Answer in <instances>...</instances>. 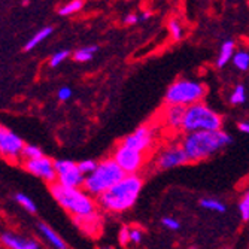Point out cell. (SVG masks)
<instances>
[{
    "label": "cell",
    "mask_w": 249,
    "mask_h": 249,
    "mask_svg": "<svg viewBox=\"0 0 249 249\" xmlns=\"http://www.w3.org/2000/svg\"><path fill=\"white\" fill-rule=\"evenodd\" d=\"M233 142V138L224 130L216 131H197V133H187L180 145H182L185 154L188 155L190 161H203L206 158H211L225 146H229Z\"/></svg>",
    "instance_id": "cell-1"
},
{
    "label": "cell",
    "mask_w": 249,
    "mask_h": 249,
    "mask_svg": "<svg viewBox=\"0 0 249 249\" xmlns=\"http://www.w3.org/2000/svg\"><path fill=\"white\" fill-rule=\"evenodd\" d=\"M143 188V179L139 175H125V178L118 182L106 194L99 197V205L112 213H123L134 206L141 191Z\"/></svg>",
    "instance_id": "cell-2"
},
{
    "label": "cell",
    "mask_w": 249,
    "mask_h": 249,
    "mask_svg": "<svg viewBox=\"0 0 249 249\" xmlns=\"http://www.w3.org/2000/svg\"><path fill=\"white\" fill-rule=\"evenodd\" d=\"M50 193L58 205L73 216V219L96 215L97 205L94 198L85 190L69 188L58 182H54L50 185Z\"/></svg>",
    "instance_id": "cell-3"
},
{
    "label": "cell",
    "mask_w": 249,
    "mask_h": 249,
    "mask_svg": "<svg viewBox=\"0 0 249 249\" xmlns=\"http://www.w3.org/2000/svg\"><path fill=\"white\" fill-rule=\"evenodd\" d=\"M124 178L125 173L114 158H105L97 164V169L85 178L82 190H85L91 197L99 198L114 188L118 182H121Z\"/></svg>",
    "instance_id": "cell-4"
},
{
    "label": "cell",
    "mask_w": 249,
    "mask_h": 249,
    "mask_svg": "<svg viewBox=\"0 0 249 249\" xmlns=\"http://www.w3.org/2000/svg\"><path fill=\"white\" fill-rule=\"evenodd\" d=\"M216 130H222V117L206 103L200 102L185 109V118L182 125V131L185 134Z\"/></svg>",
    "instance_id": "cell-5"
},
{
    "label": "cell",
    "mask_w": 249,
    "mask_h": 249,
    "mask_svg": "<svg viewBox=\"0 0 249 249\" xmlns=\"http://www.w3.org/2000/svg\"><path fill=\"white\" fill-rule=\"evenodd\" d=\"M206 96V85L198 81L179 79L173 82L166 93V103L170 106H193L200 103Z\"/></svg>",
    "instance_id": "cell-6"
},
{
    "label": "cell",
    "mask_w": 249,
    "mask_h": 249,
    "mask_svg": "<svg viewBox=\"0 0 249 249\" xmlns=\"http://www.w3.org/2000/svg\"><path fill=\"white\" fill-rule=\"evenodd\" d=\"M112 158L117 161V164L123 169L125 175H138V172H141V169H143L145 166V152L133 149L124 143L117 145Z\"/></svg>",
    "instance_id": "cell-7"
},
{
    "label": "cell",
    "mask_w": 249,
    "mask_h": 249,
    "mask_svg": "<svg viewBox=\"0 0 249 249\" xmlns=\"http://www.w3.org/2000/svg\"><path fill=\"white\" fill-rule=\"evenodd\" d=\"M190 163V158L185 154L182 145L178 143H170L164 146L160 152L155 155L154 166L157 170H169L175 167H180Z\"/></svg>",
    "instance_id": "cell-8"
},
{
    "label": "cell",
    "mask_w": 249,
    "mask_h": 249,
    "mask_svg": "<svg viewBox=\"0 0 249 249\" xmlns=\"http://www.w3.org/2000/svg\"><path fill=\"white\" fill-rule=\"evenodd\" d=\"M57 182L69 188H82L85 182V175L81 172L79 164L71 160H55Z\"/></svg>",
    "instance_id": "cell-9"
},
{
    "label": "cell",
    "mask_w": 249,
    "mask_h": 249,
    "mask_svg": "<svg viewBox=\"0 0 249 249\" xmlns=\"http://www.w3.org/2000/svg\"><path fill=\"white\" fill-rule=\"evenodd\" d=\"M24 142L12 130L2 125L0 128V152L9 161H19L24 152Z\"/></svg>",
    "instance_id": "cell-10"
},
{
    "label": "cell",
    "mask_w": 249,
    "mask_h": 249,
    "mask_svg": "<svg viewBox=\"0 0 249 249\" xmlns=\"http://www.w3.org/2000/svg\"><path fill=\"white\" fill-rule=\"evenodd\" d=\"M155 139H157V130L149 124H143L136 128L131 134L125 136L121 143L133 149L146 152L148 149L152 148V145L155 143Z\"/></svg>",
    "instance_id": "cell-11"
},
{
    "label": "cell",
    "mask_w": 249,
    "mask_h": 249,
    "mask_svg": "<svg viewBox=\"0 0 249 249\" xmlns=\"http://www.w3.org/2000/svg\"><path fill=\"white\" fill-rule=\"evenodd\" d=\"M22 167H24L29 173L33 176L45 180L47 184H54L57 182V172H55V164L50 157H40L35 158V160H24L22 161Z\"/></svg>",
    "instance_id": "cell-12"
},
{
    "label": "cell",
    "mask_w": 249,
    "mask_h": 249,
    "mask_svg": "<svg viewBox=\"0 0 249 249\" xmlns=\"http://www.w3.org/2000/svg\"><path fill=\"white\" fill-rule=\"evenodd\" d=\"M185 109L184 106H170L163 112V123L167 128L170 130H182L184 125V118H185Z\"/></svg>",
    "instance_id": "cell-13"
},
{
    "label": "cell",
    "mask_w": 249,
    "mask_h": 249,
    "mask_svg": "<svg viewBox=\"0 0 249 249\" xmlns=\"http://www.w3.org/2000/svg\"><path fill=\"white\" fill-rule=\"evenodd\" d=\"M2 243L8 249H39V243L36 240H29L12 233H3Z\"/></svg>",
    "instance_id": "cell-14"
},
{
    "label": "cell",
    "mask_w": 249,
    "mask_h": 249,
    "mask_svg": "<svg viewBox=\"0 0 249 249\" xmlns=\"http://www.w3.org/2000/svg\"><path fill=\"white\" fill-rule=\"evenodd\" d=\"M39 231H40V234L47 239L55 249H66L67 248V245H66V242L50 227V225H47V224H43V222H40L39 224Z\"/></svg>",
    "instance_id": "cell-15"
},
{
    "label": "cell",
    "mask_w": 249,
    "mask_h": 249,
    "mask_svg": "<svg viewBox=\"0 0 249 249\" xmlns=\"http://www.w3.org/2000/svg\"><path fill=\"white\" fill-rule=\"evenodd\" d=\"M78 227L82 229L85 233L88 234H94L99 229H100V219L99 215H91V216H87V218H79V219H73Z\"/></svg>",
    "instance_id": "cell-16"
},
{
    "label": "cell",
    "mask_w": 249,
    "mask_h": 249,
    "mask_svg": "<svg viewBox=\"0 0 249 249\" xmlns=\"http://www.w3.org/2000/svg\"><path fill=\"white\" fill-rule=\"evenodd\" d=\"M233 57H234V42L233 40H225L221 45L219 55L216 58V66L224 67L230 60H233Z\"/></svg>",
    "instance_id": "cell-17"
},
{
    "label": "cell",
    "mask_w": 249,
    "mask_h": 249,
    "mask_svg": "<svg viewBox=\"0 0 249 249\" xmlns=\"http://www.w3.org/2000/svg\"><path fill=\"white\" fill-rule=\"evenodd\" d=\"M99 51V47L97 45H88V47H84L78 51H75L73 54V60L78 61V63H85V61H89L93 58V55Z\"/></svg>",
    "instance_id": "cell-18"
},
{
    "label": "cell",
    "mask_w": 249,
    "mask_h": 249,
    "mask_svg": "<svg viewBox=\"0 0 249 249\" xmlns=\"http://www.w3.org/2000/svg\"><path fill=\"white\" fill-rule=\"evenodd\" d=\"M200 206L206 211H212V212H216V213H224L227 211V206L224 205V203L218 198H201L200 200Z\"/></svg>",
    "instance_id": "cell-19"
},
{
    "label": "cell",
    "mask_w": 249,
    "mask_h": 249,
    "mask_svg": "<svg viewBox=\"0 0 249 249\" xmlns=\"http://www.w3.org/2000/svg\"><path fill=\"white\" fill-rule=\"evenodd\" d=\"M53 33V27H43L42 30H39L36 35H33V37L26 43V47H24V50L26 51H30V50H33L35 47H37V45L42 42V40H45L47 39L50 35Z\"/></svg>",
    "instance_id": "cell-20"
},
{
    "label": "cell",
    "mask_w": 249,
    "mask_h": 249,
    "mask_svg": "<svg viewBox=\"0 0 249 249\" xmlns=\"http://www.w3.org/2000/svg\"><path fill=\"white\" fill-rule=\"evenodd\" d=\"M14 198H15V201L18 203V205L24 208L27 212H30V213H36L37 208H36L35 201H33L30 197H27L26 194H22V193H17V194L14 196Z\"/></svg>",
    "instance_id": "cell-21"
},
{
    "label": "cell",
    "mask_w": 249,
    "mask_h": 249,
    "mask_svg": "<svg viewBox=\"0 0 249 249\" xmlns=\"http://www.w3.org/2000/svg\"><path fill=\"white\" fill-rule=\"evenodd\" d=\"M233 64L239 71H248L249 69V54L246 51H239L233 57Z\"/></svg>",
    "instance_id": "cell-22"
},
{
    "label": "cell",
    "mask_w": 249,
    "mask_h": 249,
    "mask_svg": "<svg viewBox=\"0 0 249 249\" xmlns=\"http://www.w3.org/2000/svg\"><path fill=\"white\" fill-rule=\"evenodd\" d=\"M82 6H84V2H82V0H72L71 3L64 5V6L58 11V15H61V17L72 15V14H75V12L81 11V9H82Z\"/></svg>",
    "instance_id": "cell-23"
},
{
    "label": "cell",
    "mask_w": 249,
    "mask_h": 249,
    "mask_svg": "<svg viewBox=\"0 0 249 249\" xmlns=\"http://www.w3.org/2000/svg\"><path fill=\"white\" fill-rule=\"evenodd\" d=\"M246 100V91H245V87L243 85H236V88L233 89V93L230 96V102L231 105H242Z\"/></svg>",
    "instance_id": "cell-24"
},
{
    "label": "cell",
    "mask_w": 249,
    "mask_h": 249,
    "mask_svg": "<svg viewBox=\"0 0 249 249\" xmlns=\"http://www.w3.org/2000/svg\"><path fill=\"white\" fill-rule=\"evenodd\" d=\"M239 212L243 221H249V190L245 191L239 201Z\"/></svg>",
    "instance_id": "cell-25"
},
{
    "label": "cell",
    "mask_w": 249,
    "mask_h": 249,
    "mask_svg": "<svg viewBox=\"0 0 249 249\" xmlns=\"http://www.w3.org/2000/svg\"><path fill=\"white\" fill-rule=\"evenodd\" d=\"M43 155L45 154L42 152V149L35 145H26L24 152H22V158H24V160H35V158H40Z\"/></svg>",
    "instance_id": "cell-26"
},
{
    "label": "cell",
    "mask_w": 249,
    "mask_h": 249,
    "mask_svg": "<svg viewBox=\"0 0 249 249\" xmlns=\"http://www.w3.org/2000/svg\"><path fill=\"white\" fill-rule=\"evenodd\" d=\"M169 29H170V33H172V36H173L175 40H180V39H182L184 32H182V27H180V24H179V21H178V19L172 18V19L169 21Z\"/></svg>",
    "instance_id": "cell-27"
},
{
    "label": "cell",
    "mask_w": 249,
    "mask_h": 249,
    "mask_svg": "<svg viewBox=\"0 0 249 249\" xmlns=\"http://www.w3.org/2000/svg\"><path fill=\"white\" fill-rule=\"evenodd\" d=\"M79 164V169H81V172L85 175V176H88V175H91L96 169H97V161H94V160H84V161H81V163H78Z\"/></svg>",
    "instance_id": "cell-28"
},
{
    "label": "cell",
    "mask_w": 249,
    "mask_h": 249,
    "mask_svg": "<svg viewBox=\"0 0 249 249\" xmlns=\"http://www.w3.org/2000/svg\"><path fill=\"white\" fill-rule=\"evenodd\" d=\"M69 51H67V50H61V51H57L51 58H50V66L51 67H57V66H60L67 57H69Z\"/></svg>",
    "instance_id": "cell-29"
},
{
    "label": "cell",
    "mask_w": 249,
    "mask_h": 249,
    "mask_svg": "<svg viewBox=\"0 0 249 249\" xmlns=\"http://www.w3.org/2000/svg\"><path fill=\"white\" fill-rule=\"evenodd\" d=\"M161 224H163V227H166L167 230H172V231H176V230L180 229L179 221L175 219V218H172V216H164L161 219Z\"/></svg>",
    "instance_id": "cell-30"
},
{
    "label": "cell",
    "mask_w": 249,
    "mask_h": 249,
    "mask_svg": "<svg viewBox=\"0 0 249 249\" xmlns=\"http://www.w3.org/2000/svg\"><path fill=\"white\" fill-rule=\"evenodd\" d=\"M57 97L60 102H66V100H69L72 97V89L69 87H61L58 89V93H57Z\"/></svg>",
    "instance_id": "cell-31"
},
{
    "label": "cell",
    "mask_w": 249,
    "mask_h": 249,
    "mask_svg": "<svg viewBox=\"0 0 249 249\" xmlns=\"http://www.w3.org/2000/svg\"><path fill=\"white\" fill-rule=\"evenodd\" d=\"M118 237H120V243L121 245H127L130 240V229L128 227H123L118 233Z\"/></svg>",
    "instance_id": "cell-32"
},
{
    "label": "cell",
    "mask_w": 249,
    "mask_h": 249,
    "mask_svg": "<svg viewBox=\"0 0 249 249\" xmlns=\"http://www.w3.org/2000/svg\"><path fill=\"white\" fill-rule=\"evenodd\" d=\"M142 236H143V233L141 229H130V240L133 243H139L142 240Z\"/></svg>",
    "instance_id": "cell-33"
},
{
    "label": "cell",
    "mask_w": 249,
    "mask_h": 249,
    "mask_svg": "<svg viewBox=\"0 0 249 249\" xmlns=\"http://www.w3.org/2000/svg\"><path fill=\"white\" fill-rule=\"evenodd\" d=\"M138 15H134V14H130V15H127L125 18H124V22L125 24H136L138 22Z\"/></svg>",
    "instance_id": "cell-34"
},
{
    "label": "cell",
    "mask_w": 249,
    "mask_h": 249,
    "mask_svg": "<svg viewBox=\"0 0 249 249\" xmlns=\"http://www.w3.org/2000/svg\"><path fill=\"white\" fill-rule=\"evenodd\" d=\"M239 130H240L242 133L249 134V123H240V124H239Z\"/></svg>",
    "instance_id": "cell-35"
},
{
    "label": "cell",
    "mask_w": 249,
    "mask_h": 249,
    "mask_svg": "<svg viewBox=\"0 0 249 249\" xmlns=\"http://www.w3.org/2000/svg\"><path fill=\"white\" fill-rule=\"evenodd\" d=\"M151 15H152V14H151V12L148 11V12H145V14L142 15V19H148V18H149Z\"/></svg>",
    "instance_id": "cell-36"
},
{
    "label": "cell",
    "mask_w": 249,
    "mask_h": 249,
    "mask_svg": "<svg viewBox=\"0 0 249 249\" xmlns=\"http://www.w3.org/2000/svg\"><path fill=\"white\" fill-rule=\"evenodd\" d=\"M102 249H110V248H102Z\"/></svg>",
    "instance_id": "cell-37"
}]
</instances>
